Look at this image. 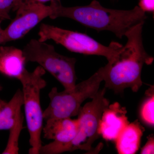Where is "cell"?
Here are the masks:
<instances>
[{"instance_id":"1","label":"cell","mask_w":154,"mask_h":154,"mask_svg":"<svg viewBox=\"0 0 154 154\" xmlns=\"http://www.w3.org/2000/svg\"><path fill=\"white\" fill-rule=\"evenodd\" d=\"M145 22H140L127 31V42L115 60L105 66V88L121 93L126 88L137 92L143 85L141 73L144 65L152 63L154 57L146 51L143 42Z\"/></svg>"},{"instance_id":"2","label":"cell","mask_w":154,"mask_h":154,"mask_svg":"<svg viewBox=\"0 0 154 154\" xmlns=\"http://www.w3.org/2000/svg\"><path fill=\"white\" fill-rule=\"evenodd\" d=\"M50 5L52 9L51 19L69 18L98 31H110L120 39L130 28L145 22L147 18L138 6L129 11L114 10L104 8L96 0L87 6L65 7L54 1Z\"/></svg>"},{"instance_id":"3","label":"cell","mask_w":154,"mask_h":154,"mask_svg":"<svg viewBox=\"0 0 154 154\" xmlns=\"http://www.w3.org/2000/svg\"><path fill=\"white\" fill-rule=\"evenodd\" d=\"M106 88L99 90L92 98V101L80 108L78 113L79 128L76 135L71 142L66 144L53 141L42 146L40 153L58 154L76 150L89 151L99 137V127L102 113L110 105L105 97Z\"/></svg>"},{"instance_id":"4","label":"cell","mask_w":154,"mask_h":154,"mask_svg":"<svg viewBox=\"0 0 154 154\" xmlns=\"http://www.w3.org/2000/svg\"><path fill=\"white\" fill-rule=\"evenodd\" d=\"M45 70L37 66L32 72L26 69L19 79L22 85L23 105L31 147L30 154H39L42 143L41 134L43 128V111L40 104V92L47 83L43 78Z\"/></svg>"},{"instance_id":"5","label":"cell","mask_w":154,"mask_h":154,"mask_svg":"<svg viewBox=\"0 0 154 154\" xmlns=\"http://www.w3.org/2000/svg\"><path fill=\"white\" fill-rule=\"evenodd\" d=\"M105 67H102L88 79L76 84L71 90L58 92L53 88L48 94L49 105L43 111V119L71 118L78 115L82 104L93 97L99 91L104 80Z\"/></svg>"},{"instance_id":"6","label":"cell","mask_w":154,"mask_h":154,"mask_svg":"<svg viewBox=\"0 0 154 154\" xmlns=\"http://www.w3.org/2000/svg\"><path fill=\"white\" fill-rule=\"evenodd\" d=\"M38 36V41L45 42L51 39L72 52L102 56L106 57L109 63L115 60L123 46L115 42L105 46L85 33L45 23L41 24L39 27Z\"/></svg>"},{"instance_id":"7","label":"cell","mask_w":154,"mask_h":154,"mask_svg":"<svg viewBox=\"0 0 154 154\" xmlns=\"http://www.w3.org/2000/svg\"><path fill=\"white\" fill-rule=\"evenodd\" d=\"M26 62L36 63L63 86L71 90L76 85V59L60 54L54 46L45 42L31 39L22 50Z\"/></svg>"},{"instance_id":"8","label":"cell","mask_w":154,"mask_h":154,"mask_svg":"<svg viewBox=\"0 0 154 154\" xmlns=\"http://www.w3.org/2000/svg\"><path fill=\"white\" fill-rule=\"evenodd\" d=\"M51 14L50 5L23 0L17 9L16 17L3 30L0 44L22 38L42 20L50 17Z\"/></svg>"},{"instance_id":"9","label":"cell","mask_w":154,"mask_h":154,"mask_svg":"<svg viewBox=\"0 0 154 154\" xmlns=\"http://www.w3.org/2000/svg\"><path fill=\"white\" fill-rule=\"evenodd\" d=\"M125 107L118 102L109 105L102 113L99 134L107 140L116 139L125 128L130 123Z\"/></svg>"},{"instance_id":"10","label":"cell","mask_w":154,"mask_h":154,"mask_svg":"<svg viewBox=\"0 0 154 154\" xmlns=\"http://www.w3.org/2000/svg\"><path fill=\"white\" fill-rule=\"evenodd\" d=\"M46 121V124L42 128L43 137L47 140H52L57 143L66 144L71 142L79 131L78 119L54 118Z\"/></svg>"},{"instance_id":"11","label":"cell","mask_w":154,"mask_h":154,"mask_svg":"<svg viewBox=\"0 0 154 154\" xmlns=\"http://www.w3.org/2000/svg\"><path fill=\"white\" fill-rule=\"evenodd\" d=\"M26 63L22 50L13 46L0 47V72L2 74L19 80Z\"/></svg>"},{"instance_id":"12","label":"cell","mask_w":154,"mask_h":154,"mask_svg":"<svg viewBox=\"0 0 154 154\" xmlns=\"http://www.w3.org/2000/svg\"><path fill=\"white\" fill-rule=\"evenodd\" d=\"M144 131V128L137 119L128 125L115 140L118 153H136L139 149Z\"/></svg>"},{"instance_id":"13","label":"cell","mask_w":154,"mask_h":154,"mask_svg":"<svg viewBox=\"0 0 154 154\" xmlns=\"http://www.w3.org/2000/svg\"><path fill=\"white\" fill-rule=\"evenodd\" d=\"M23 105L22 91L18 89L0 111V130H10L17 120Z\"/></svg>"},{"instance_id":"14","label":"cell","mask_w":154,"mask_h":154,"mask_svg":"<svg viewBox=\"0 0 154 154\" xmlns=\"http://www.w3.org/2000/svg\"><path fill=\"white\" fill-rule=\"evenodd\" d=\"M24 117L22 112L19 114L14 126L9 130L10 134L8 143L3 154H18L19 152V140L23 128Z\"/></svg>"},{"instance_id":"15","label":"cell","mask_w":154,"mask_h":154,"mask_svg":"<svg viewBox=\"0 0 154 154\" xmlns=\"http://www.w3.org/2000/svg\"><path fill=\"white\" fill-rule=\"evenodd\" d=\"M154 88L147 90L146 94L148 98L144 102L140 110L142 119L146 124L150 126H154Z\"/></svg>"},{"instance_id":"16","label":"cell","mask_w":154,"mask_h":154,"mask_svg":"<svg viewBox=\"0 0 154 154\" xmlns=\"http://www.w3.org/2000/svg\"><path fill=\"white\" fill-rule=\"evenodd\" d=\"M23 0H0V18L10 19L11 11H17Z\"/></svg>"},{"instance_id":"17","label":"cell","mask_w":154,"mask_h":154,"mask_svg":"<svg viewBox=\"0 0 154 154\" xmlns=\"http://www.w3.org/2000/svg\"><path fill=\"white\" fill-rule=\"evenodd\" d=\"M141 154H151L154 153V138L153 135L148 137V140L145 145L144 146L140 151Z\"/></svg>"},{"instance_id":"18","label":"cell","mask_w":154,"mask_h":154,"mask_svg":"<svg viewBox=\"0 0 154 154\" xmlns=\"http://www.w3.org/2000/svg\"><path fill=\"white\" fill-rule=\"evenodd\" d=\"M138 6L145 13H153L154 0H140Z\"/></svg>"},{"instance_id":"19","label":"cell","mask_w":154,"mask_h":154,"mask_svg":"<svg viewBox=\"0 0 154 154\" xmlns=\"http://www.w3.org/2000/svg\"><path fill=\"white\" fill-rule=\"evenodd\" d=\"M29 1H32V2H35L42 3V4H44V3L47 2H51L54 1L60 2V0H29Z\"/></svg>"},{"instance_id":"20","label":"cell","mask_w":154,"mask_h":154,"mask_svg":"<svg viewBox=\"0 0 154 154\" xmlns=\"http://www.w3.org/2000/svg\"><path fill=\"white\" fill-rule=\"evenodd\" d=\"M6 102H5L4 100H2V99H0V111L2 109L3 107H4L5 104H6Z\"/></svg>"},{"instance_id":"21","label":"cell","mask_w":154,"mask_h":154,"mask_svg":"<svg viewBox=\"0 0 154 154\" xmlns=\"http://www.w3.org/2000/svg\"><path fill=\"white\" fill-rule=\"evenodd\" d=\"M4 20V19H2V18H0V42H1V38H2V33L3 30V29H2L1 25H2V21Z\"/></svg>"},{"instance_id":"22","label":"cell","mask_w":154,"mask_h":154,"mask_svg":"<svg viewBox=\"0 0 154 154\" xmlns=\"http://www.w3.org/2000/svg\"><path fill=\"white\" fill-rule=\"evenodd\" d=\"M2 86L0 85V91H2Z\"/></svg>"}]
</instances>
